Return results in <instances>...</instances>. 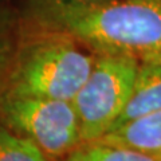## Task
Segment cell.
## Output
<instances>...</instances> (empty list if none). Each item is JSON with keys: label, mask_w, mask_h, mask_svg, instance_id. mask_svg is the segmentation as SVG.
Masks as SVG:
<instances>
[{"label": "cell", "mask_w": 161, "mask_h": 161, "mask_svg": "<svg viewBox=\"0 0 161 161\" xmlns=\"http://www.w3.org/2000/svg\"><path fill=\"white\" fill-rule=\"evenodd\" d=\"M38 28L64 34L97 55L161 59V0H32Z\"/></svg>", "instance_id": "cell-1"}, {"label": "cell", "mask_w": 161, "mask_h": 161, "mask_svg": "<svg viewBox=\"0 0 161 161\" xmlns=\"http://www.w3.org/2000/svg\"><path fill=\"white\" fill-rule=\"evenodd\" d=\"M95 54L64 34L39 28L16 46L4 93L73 101Z\"/></svg>", "instance_id": "cell-2"}, {"label": "cell", "mask_w": 161, "mask_h": 161, "mask_svg": "<svg viewBox=\"0 0 161 161\" xmlns=\"http://www.w3.org/2000/svg\"><path fill=\"white\" fill-rule=\"evenodd\" d=\"M0 122L32 141L54 161L64 158L82 144L78 114L71 101L3 93Z\"/></svg>", "instance_id": "cell-3"}, {"label": "cell", "mask_w": 161, "mask_h": 161, "mask_svg": "<svg viewBox=\"0 0 161 161\" xmlns=\"http://www.w3.org/2000/svg\"><path fill=\"white\" fill-rule=\"evenodd\" d=\"M140 62L128 57L97 55L93 69L73 98L82 142L113 130L133 92Z\"/></svg>", "instance_id": "cell-4"}, {"label": "cell", "mask_w": 161, "mask_h": 161, "mask_svg": "<svg viewBox=\"0 0 161 161\" xmlns=\"http://www.w3.org/2000/svg\"><path fill=\"white\" fill-rule=\"evenodd\" d=\"M95 141L161 156V109L130 119Z\"/></svg>", "instance_id": "cell-5"}, {"label": "cell", "mask_w": 161, "mask_h": 161, "mask_svg": "<svg viewBox=\"0 0 161 161\" xmlns=\"http://www.w3.org/2000/svg\"><path fill=\"white\" fill-rule=\"evenodd\" d=\"M161 109V59L140 62L133 92L113 129L128 121ZM112 132V130H110Z\"/></svg>", "instance_id": "cell-6"}, {"label": "cell", "mask_w": 161, "mask_h": 161, "mask_svg": "<svg viewBox=\"0 0 161 161\" xmlns=\"http://www.w3.org/2000/svg\"><path fill=\"white\" fill-rule=\"evenodd\" d=\"M161 156L144 153L130 148L99 141L82 142L69 156L59 161H160Z\"/></svg>", "instance_id": "cell-7"}, {"label": "cell", "mask_w": 161, "mask_h": 161, "mask_svg": "<svg viewBox=\"0 0 161 161\" xmlns=\"http://www.w3.org/2000/svg\"><path fill=\"white\" fill-rule=\"evenodd\" d=\"M0 161H51L32 141L0 122Z\"/></svg>", "instance_id": "cell-8"}, {"label": "cell", "mask_w": 161, "mask_h": 161, "mask_svg": "<svg viewBox=\"0 0 161 161\" xmlns=\"http://www.w3.org/2000/svg\"><path fill=\"white\" fill-rule=\"evenodd\" d=\"M16 46L18 44H15L12 35L4 27H0V97L7 86Z\"/></svg>", "instance_id": "cell-9"}, {"label": "cell", "mask_w": 161, "mask_h": 161, "mask_svg": "<svg viewBox=\"0 0 161 161\" xmlns=\"http://www.w3.org/2000/svg\"><path fill=\"white\" fill-rule=\"evenodd\" d=\"M78 2H83V3H95V2H106V0H78Z\"/></svg>", "instance_id": "cell-10"}, {"label": "cell", "mask_w": 161, "mask_h": 161, "mask_svg": "<svg viewBox=\"0 0 161 161\" xmlns=\"http://www.w3.org/2000/svg\"><path fill=\"white\" fill-rule=\"evenodd\" d=\"M0 2H3V0H0Z\"/></svg>", "instance_id": "cell-11"}, {"label": "cell", "mask_w": 161, "mask_h": 161, "mask_svg": "<svg viewBox=\"0 0 161 161\" xmlns=\"http://www.w3.org/2000/svg\"><path fill=\"white\" fill-rule=\"evenodd\" d=\"M160 161H161V160H160Z\"/></svg>", "instance_id": "cell-12"}]
</instances>
